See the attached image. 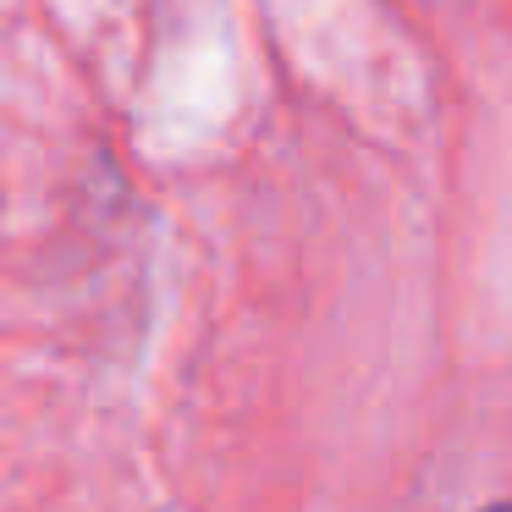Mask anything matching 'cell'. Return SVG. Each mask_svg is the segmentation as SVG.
Instances as JSON below:
<instances>
[{
    "instance_id": "6da1fadb",
    "label": "cell",
    "mask_w": 512,
    "mask_h": 512,
    "mask_svg": "<svg viewBox=\"0 0 512 512\" xmlns=\"http://www.w3.org/2000/svg\"><path fill=\"white\" fill-rule=\"evenodd\" d=\"M485 512H512V501H496V507H485Z\"/></svg>"
}]
</instances>
